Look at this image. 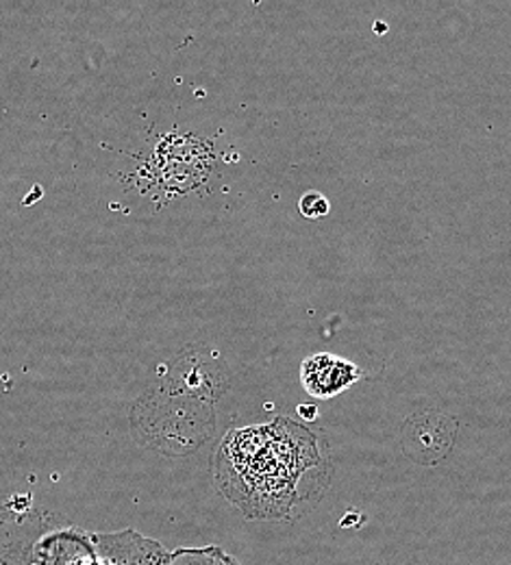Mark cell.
<instances>
[{
    "label": "cell",
    "mask_w": 511,
    "mask_h": 565,
    "mask_svg": "<svg viewBox=\"0 0 511 565\" xmlns=\"http://www.w3.org/2000/svg\"><path fill=\"white\" fill-rule=\"evenodd\" d=\"M220 494L251 520L292 522L327 494L333 463L320 433L275 418L231 430L214 459Z\"/></svg>",
    "instance_id": "cell-1"
},
{
    "label": "cell",
    "mask_w": 511,
    "mask_h": 565,
    "mask_svg": "<svg viewBox=\"0 0 511 565\" xmlns=\"http://www.w3.org/2000/svg\"><path fill=\"white\" fill-rule=\"evenodd\" d=\"M33 565H168L172 553L136 531L83 533L62 529L35 544Z\"/></svg>",
    "instance_id": "cell-2"
},
{
    "label": "cell",
    "mask_w": 511,
    "mask_h": 565,
    "mask_svg": "<svg viewBox=\"0 0 511 565\" xmlns=\"http://www.w3.org/2000/svg\"><path fill=\"white\" fill-rule=\"evenodd\" d=\"M457 435V423L438 412H425L412 416L403 424V450L418 463H438L441 461Z\"/></svg>",
    "instance_id": "cell-3"
},
{
    "label": "cell",
    "mask_w": 511,
    "mask_h": 565,
    "mask_svg": "<svg viewBox=\"0 0 511 565\" xmlns=\"http://www.w3.org/2000/svg\"><path fill=\"white\" fill-rule=\"evenodd\" d=\"M300 379L305 390L313 398L324 401L349 390L360 379V372H358V365L347 359L320 353L311 354L302 361Z\"/></svg>",
    "instance_id": "cell-4"
},
{
    "label": "cell",
    "mask_w": 511,
    "mask_h": 565,
    "mask_svg": "<svg viewBox=\"0 0 511 565\" xmlns=\"http://www.w3.org/2000/svg\"><path fill=\"white\" fill-rule=\"evenodd\" d=\"M168 565H239L219 546L207 548H181L172 553Z\"/></svg>",
    "instance_id": "cell-5"
},
{
    "label": "cell",
    "mask_w": 511,
    "mask_h": 565,
    "mask_svg": "<svg viewBox=\"0 0 511 565\" xmlns=\"http://www.w3.org/2000/svg\"><path fill=\"white\" fill-rule=\"evenodd\" d=\"M298 212L302 213L305 217L318 220V217L329 215V212H331V203H329V199H327L322 192L309 190L307 194L300 196V201H298Z\"/></svg>",
    "instance_id": "cell-6"
},
{
    "label": "cell",
    "mask_w": 511,
    "mask_h": 565,
    "mask_svg": "<svg viewBox=\"0 0 511 565\" xmlns=\"http://www.w3.org/2000/svg\"><path fill=\"white\" fill-rule=\"evenodd\" d=\"M298 414L305 416V420H313V418L318 416V409H316L313 405H309V407H307V405H300V407H298Z\"/></svg>",
    "instance_id": "cell-7"
}]
</instances>
